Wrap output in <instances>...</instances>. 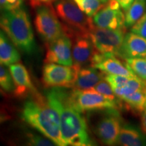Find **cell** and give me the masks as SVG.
Listing matches in <instances>:
<instances>
[{"mask_svg": "<svg viewBox=\"0 0 146 146\" xmlns=\"http://www.w3.org/2000/svg\"><path fill=\"white\" fill-rule=\"evenodd\" d=\"M34 24L37 33L46 43L65 34L63 24L52 5L36 7Z\"/></svg>", "mask_w": 146, "mask_h": 146, "instance_id": "obj_6", "label": "cell"}, {"mask_svg": "<svg viewBox=\"0 0 146 146\" xmlns=\"http://www.w3.org/2000/svg\"><path fill=\"white\" fill-rule=\"evenodd\" d=\"M129 78L130 77L117 74H106L105 76V79L108 82L112 88L125 86L127 84Z\"/></svg>", "mask_w": 146, "mask_h": 146, "instance_id": "obj_26", "label": "cell"}, {"mask_svg": "<svg viewBox=\"0 0 146 146\" xmlns=\"http://www.w3.org/2000/svg\"><path fill=\"white\" fill-rule=\"evenodd\" d=\"M27 143L30 145L36 146H51L56 145L52 140L46 137L35 134L33 133H28L26 135Z\"/></svg>", "mask_w": 146, "mask_h": 146, "instance_id": "obj_25", "label": "cell"}, {"mask_svg": "<svg viewBox=\"0 0 146 146\" xmlns=\"http://www.w3.org/2000/svg\"><path fill=\"white\" fill-rule=\"evenodd\" d=\"M24 0H0V10H10L23 6Z\"/></svg>", "mask_w": 146, "mask_h": 146, "instance_id": "obj_28", "label": "cell"}, {"mask_svg": "<svg viewBox=\"0 0 146 146\" xmlns=\"http://www.w3.org/2000/svg\"><path fill=\"white\" fill-rule=\"evenodd\" d=\"M0 64H1V62H0Z\"/></svg>", "mask_w": 146, "mask_h": 146, "instance_id": "obj_35", "label": "cell"}, {"mask_svg": "<svg viewBox=\"0 0 146 146\" xmlns=\"http://www.w3.org/2000/svg\"><path fill=\"white\" fill-rule=\"evenodd\" d=\"M0 28L18 50L32 54L36 43L30 16L24 5L10 10H0Z\"/></svg>", "mask_w": 146, "mask_h": 146, "instance_id": "obj_3", "label": "cell"}, {"mask_svg": "<svg viewBox=\"0 0 146 146\" xmlns=\"http://www.w3.org/2000/svg\"><path fill=\"white\" fill-rule=\"evenodd\" d=\"M0 96L1 97H3V98H5V97L7 96V94H6V92L3 90V89H2L0 87Z\"/></svg>", "mask_w": 146, "mask_h": 146, "instance_id": "obj_33", "label": "cell"}, {"mask_svg": "<svg viewBox=\"0 0 146 146\" xmlns=\"http://www.w3.org/2000/svg\"><path fill=\"white\" fill-rule=\"evenodd\" d=\"M0 87L6 93H13L14 84L10 70L0 64Z\"/></svg>", "mask_w": 146, "mask_h": 146, "instance_id": "obj_23", "label": "cell"}, {"mask_svg": "<svg viewBox=\"0 0 146 146\" xmlns=\"http://www.w3.org/2000/svg\"><path fill=\"white\" fill-rule=\"evenodd\" d=\"M126 29L112 30L95 26L91 31L89 37L98 52L112 54L118 56L125 37Z\"/></svg>", "mask_w": 146, "mask_h": 146, "instance_id": "obj_9", "label": "cell"}, {"mask_svg": "<svg viewBox=\"0 0 146 146\" xmlns=\"http://www.w3.org/2000/svg\"><path fill=\"white\" fill-rule=\"evenodd\" d=\"M71 39L72 41L73 65L77 66L79 68L91 66L93 57L97 50L89 37L83 35H74Z\"/></svg>", "mask_w": 146, "mask_h": 146, "instance_id": "obj_13", "label": "cell"}, {"mask_svg": "<svg viewBox=\"0 0 146 146\" xmlns=\"http://www.w3.org/2000/svg\"><path fill=\"white\" fill-rule=\"evenodd\" d=\"M145 12L146 0H134L131 6L125 11V27L131 28Z\"/></svg>", "mask_w": 146, "mask_h": 146, "instance_id": "obj_20", "label": "cell"}, {"mask_svg": "<svg viewBox=\"0 0 146 146\" xmlns=\"http://www.w3.org/2000/svg\"><path fill=\"white\" fill-rule=\"evenodd\" d=\"M93 22L95 26L103 29H116L127 28L125 16L120 9L114 10L106 4L94 16Z\"/></svg>", "mask_w": 146, "mask_h": 146, "instance_id": "obj_14", "label": "cell"}, {"mask_svg": "<svg viewBox=\"0 0 146 146\" xmlns=\"http://www.w3.org/2000/svg\"><path fill=\"white\" fill-rule=\"evenodd\" d=\"M131 110L137 114H142L146 108L145 91H137L128 96L120 98Z\"/></svg>", "mask_w": 146, "mask_h": 146, "instance_id": "obj_19", "label": "cell"}, {"mask_svg": "<svg viewBox=\"0 0 146 146\" xmlns=\"http://www.w3.org/2000/svg\"><path fill=\"white\" fill-rule=\"evenodd\" d=\"M21 60L18 50L8 35L0 28V62L5 66H10Z\"/></svg>", "mask_w": 146, "mask_h": 146, "instance_id": "obj_18", "label": "cell"}, {"mask_svg": "<svg viewBox=\"0 0 146 146\" xmlns=\"http://www.w3.org/2000/svg\"><path fill=\"white\" fill-rule=\"evenodd\" d=\"M10 116L8 114V113L3 112V111L0 112V124L4 123V122L7 121V120H10Z\"/></svg>", "mask_w": 146, "mask_h": 146, "instance_id": "obj_32", "label": "cell"}, {"mask_svg": "<svg viewBox=\"0 0 146 146\" xmlns=\"http://www.w3.org/2000/svg\"><path fill=\"white\" fill-rule=\"evenodd\" d=\"M106 75L105 73L91 66L82 67L78 70L77 77L71 89L75 90L92 89L104 79Z\"/></svg>", "mask_w": 146, "mask_h": 146, "instance_id": "obj_16", "label": "cell"}, {"mask_svg": "<svg viewBox=\"0 0 146 146\" xmlns=\"http://www.w3.org/2000/svg\"><path fill=\"white\" fill-rule=\"evenodd\" d=\"M100 1H101L103 3H107V1H108V0H100Z\"/></svg>", "mask_w": 146, "mask_h": 146, "instance_id": "obj_34", "label": "cell"}, {"mask_svg": "<svg viewBox=\"0 0 146 146\" xmlns=\"http://www.w3.org/2000/svg\"><path fill=\"white\" fill-rule=\"evenodd\" d=\"M54 9L68 36L89 37L95 27L93 19L84 13L73 0H57L54 3Z\"/></svg>", "mask_w": 146, "mask_h": 146, "instance_id": "obj_4", "label": "cell"}, {"mask_svg": "<svg viewBox=\"0 0 146 146\" xmlns=\"http://www.w3.org/2000/svg\"><path fill=\"white\" fill-rule=\"evenodd\" d=\"M141 129L146 135V108L141 114Z\"/></svg>", "mask_w": 146, "mask_h": 146, "instance_id": "obj_31", "label": "cell"}, {"mask_svg": "<svg viewBox=\"0 0 146 146\" xmlns=\"http://www.w3.org/2000/svg\"><path fill=\"white\" fill-rule=\"evenodd\" d=\"M118 56L123 59L146 58V39L132 32L126 33Z\"/></svg>", "mask_w": 146, "mask_h": 146, "instance_id": "obj_15", "label": "cell"}, {"mask_svg": "<svg viewBox=\"0 0 146 146\" xmlns=\"http://www.w3.org/2000/svg\"><path fill=\"white\" fill-rule=\"evenodd\" d=\"M21 118L31 127L50 139L56 145H66L60 131L58 111L40 94L33 96L24 104Z\"/></svg>", "mask_w": 146, "mask_h": 146, "instance_id": "obj_2", "label": "cell"}, {"mask_svg": "<svg viewBox=\"0 0 146 146\" xmlns=\"http://www.w3.org/2000/svg\"><path fill=\"white\" fill-rule=\"evenodd\" d=\"M78 8L89 17L94 16L104 7L100 0H73Z\"/></svg>", "mask_w": 146, "mask_h": 146, "instance_id": "obj_22", "label": "cell"}, {"mask_svg": "<svg viewBox=\"0 0 146 146\" xmlns=\"http://www.w3.org/2000/svg\"><path fill=\"white\" fill-rule=\"evenodd\" d=\"M126 64L138 77L146 81V58H127Z\"/></svg>", "mask_w": 146, "mask_h": 146, "instance_id": "obj_21", "label": "cell"}, {"mask_svg": "<svg viewBox=\"0 0 146 146\" xmlns=\"http://www.w3.org/2000/svg\"><path fill=\"white\" fill-rule=\"evenodd\" d=\"M9 70L14 84L13 94L16 98H25L29 96H34L39 94L32 83L28 70L23 64L18 62L10 64Z\"/></svg>", "mask_w": 146, "mask_h": 146, "instance_id": "obj_12", "label": "cell"}, {"mask_svg": "<svg viewBox=\"0 0 146 146\" xmlns=\"http://www.w3.org/2000/svg\"><path fill=\"white\" fill-rule=\"evenodd\" d=\"M91 66L107 74H117L127 77L137 76L126 63L124 64L116 55L112 54H102L97 51L93 57Z\"/></svg>", "mask_w": 146, "mask_h": 146, "instance_id": "obj_11", "label": "cell"}, {"mask_svg": "<svg viewBox=\"0 0 146 146\" xmlns=\"http://www.w3.org/2000/svg\"><path fill=\"white\" fill-rule=\"evenodd\" d=\"M46 44L45 63H54L69 66L73 65L72 41L70 36L65 33L58 39Z\"/></svg>", "mask_w": 146, "mask_h": 146, "instance_id": "obj_10", "label": "cell"}, {"mask_svg": "<svg viewBox=\"0 0 146 146\" xmlns=\"http://www.w3.org/2000/svg\"><path fill=\"white\" fill-rule=\"evenodd\" d=\"M79 67L54 63H45L42 70L41 81L45 88H72L75 82Z\"/></svg>", "mask_w": 146, "mask_h": 146, "instance_id": "obj_7", "label": "cell"}, {"mask_svg": "<svg viewBox=\"0 0 146 146\" xmlns=\"http://www.w3.org/2000/svg\"><path fill=\"white\" fill-rule=\"evenodd\" d=\"M96 118L92 123V130L100 141L108 145L116 144L123 125L118 108H108L96 111Z\"/></svg>", "mask_w": 146, "mask_h": 146, "instance_id": "obj_5", "label": "cell"}, {"mask_svg": "<svg viewBox=\"0 0 146 146\" xmlns=\"http://www.w3.org/2000/svg\"><path fill=\"white\" fill-rule=\"evenodd\" d=\"M66 87H53L46 93L45 98L60 116V131L66 145H94L89 136L88 125L83 112L71 101V90Z\"/></svg>", "mask_w": 146, "mask_h": 146, "instance_id": "obj_1", "label": "cell"}, {"mask_svg": "<svg viewBox=\"0 0 146 146\" xmlns=\"http://www.w3.org/2000/svg\"><path fill=\"white\" fill-rule=\"evenodd\" d=\"M131 32L146 39V12L131 27Z\"/></svg>", "mask_w": 146, "mask_h": 146, "instance_id": "obj_27", "label": "cell"}, {"mask_svg": "<svg viewBox=\"0 0 146 146\" xmlns=\"http://www.w3.org/2000/svg\"><path fill=\"white\" fill-rule=\"evenodd\" d=\"M94 89L103 95L104 96H105L106 98H108L109 100H112L113 102H120V100L116 97L114 91H113L112 87L110 86L108 82L105 78L100 81L99 83L97 84L96 86L94 87Z\"/></svg>", "mask_w": 146, "mask_h": 146, "instance_id": "obj_24", "label": "cell"}, {"mask_svg": "<svg viewBox=\"0 0 146 146\" xmlns=\"http://www.w3.org/2000/svg\"><path fill=\"white\" fill-rule=\"evenodd\" d=\"M116 144L123 146H145L146 135L137 126L125 124L122 126Z\"/></svg>", "mask_w": 146, "mask_h": 146, "instance_id": "obj_17", "label": "cell"}, {"mask_svg": "<svg viewBox=\"0 0 146 146\" xmlns=\"http://www.w3.org/2000/svg\"><path fill=\"white\" fill-rule=\"evenodd\" d=\"M120 5V8L125 11H127L128 8L131 6L134 0H117Z\"/></svg>", "mask_w": 146, "mask_h": 146, "instance_id": "obj_30", "label": "cell"}, {"mask_svg": "<svg viewBox=\"0 0 146 146\" xmlns=\"http://www.w3.org/2000/svg\"><path fill=\"white\" fill-rule=\"evenodd\" d=\"M70 98L74 106L83 113L108 108H118L120 106V102L109 100L94 88L86 90L72 89Z\"/></svg>", "mask_w": 146, "mask_h": 146, "instance_id": "obj_8", "label": "cell"}, {"mask_svg": "<svg viewBox=\"0 0 146 146\" xmlns=\"http://www.w3.org/2000/svg\"><path fill=\"white\" fill-rule=\"evenodd\" d=\"M57 0H30L31 4L33 8H36L42 5H52V3H55Z\"/></svg>", "mask_w": 146, "mask_h": 146, "instance_id": "obj_29", "label": "cell"}]
</instances>
